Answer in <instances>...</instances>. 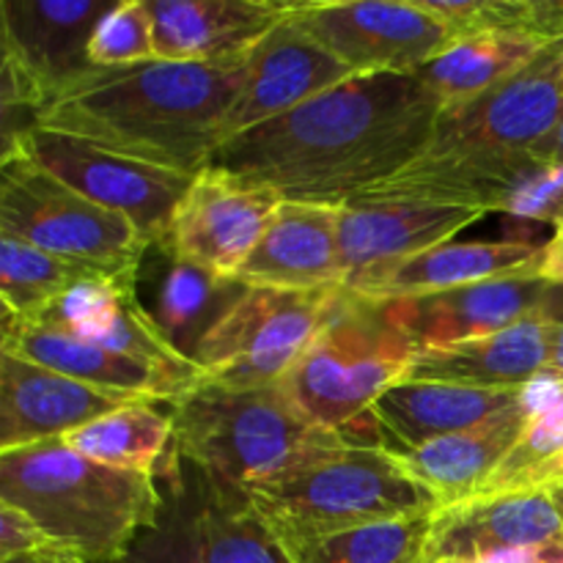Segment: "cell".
I'll list each match as a JSON object with an SVG mask.
<instances>
[{"instance_id":"cell-1","label":"cell","mask_w":563,"mask_h":563,"mask_svg":"<svg viewBox=\"0 0 563 563\" xmlns=\"http://www.w3.org/2000/svg\"><path fill=\"white\" fill-rule=\"evenodd\" d=\"M440 110V99L418 75H352L225 141L209 165L280 198L344 207L421 157Z\"/></svg>"},{"instance_id":"cell-2","label":"cell","mask_w":563,"mask_h":563,"mask_svg":"<svg viewBox=\"0 0 563 563\" xmlns=\"http://www.w3.org/2000/svg\"><path fill=\"white\" fill-rule=\"evenodd\" d=\"M245 60L247 55L214 64L154 58L113 69L91 66L36 115V126L196 176L223 146L225 115L240 97Z\"/></svg>"},{"instance_id":"cell-3","label":"cell","mask_w":563,"mask_h":563,"mask_svg":"<svg viewBox=\"0 0 563 563\" xmlns=\"http://www.w3.org/2000/svg\"><path fill=\"white\" fill-rule=\"evenodd\" d=\"M0 500L33 517L55 555L115 563L157 515L159 487L154 473L99 465L58 438L0 454Z\"/></svg>"},{"instance_id":"cell-4","label":"cell","mask_w":563,"mask_h":563,"mask_svg":"<svg viewBox=\"0 0 563 563\" xmlns=\"http://www.w3.org/2000/svg\"><path fill=\"white\" fill-rule=\"evenodd\" d=\"M170 449L245 493L350 440L308 421L284 383L231 390L198 379L170 405Z\"/></svg>"},{"instance_id":"cell-5","label":"cell","mask_w":563,"mask_h":563,"mask_svg":"<svg viewBox=\"0 0 563 563\" xmlns=\"http://www.w3.org/2000/svg\"><path fill=\"white\" fill-rule=\"evenodd\" d=\"M251 498L269 526L295 537H322L440 511L438 498L407 476L394 451L355 440L262 484Z\"/></svg>"},{"instance_id":"cell-6","label":"cell","mask_w":563,"mask_h":563,"mask_svg":"<svg viewBox=\"0 0 563 563\" xmlns=\"http://www.w3.org/2000/svg\"><path fill=\"white\" fill-rule=\"evenodd\" d=\"M412 357L416 346L390 324L383 302L344 286L284 388L308 421L350 434L410 374Z\"/></svg>"},{"instance_id":"cell-7","label":"cell","mask_w":563,"mask_h":563,"mask_svg":"<svg viewBox=\"0 0 563 563\" xmlns=\"http://www.w3.org/2000/svg\"><path fill=\"white\" fill-rule=\"evenodd\" d=\"M159 506L115 563H295L251 493L168 449Z\"/></svg>"},{"instance_id":"cell-8","label":"cell","mask_w":563,"mask_h":563,"mask_svg":"<svg viewBox=\"0 0 563 563\" xmlns=\"http://www.w3.org/2000/svg\"><path fill=\"white\" fill-rule=\"evenodd\" d=\"M0 234L115 280H135L152 247L130 218L88 201L16 152L0 154Z\"/></svg>"},{"instance_id":"cell-9","label":"cell","mask_w":563,"mask_h":563,"mask_svg":"<svg viewBox=\"0 0 563 563\" xmlns=\"http://www.w3.org/2000/svg\"><path fill=\"white\" fill-rule=\"evenodd\" d=\"M350 201L443 203L484 214L504 212L559 229L563 223V163H550L533 152L418 157Z\"/></svg>"},{"instance_id":"cell-10","label":"cell","mask_w":563,"mask_h":563,"mask_svg":"<svg viewBox=\"0 0 563 563\" xmlns=\"http://www.w3.org/2000/svg\"><path fill=\"white\" fill-rule=\"evenodd\" d=\"M335 295L339 289L280 291L251 286L240 306L198 346L192 363L201 379L231 390L284 383L328 319Z\"/></svg>"},{"instance_id":"cell-11","label":"cell","mask_w":563,"mask_h":563,"mask_svg":"<svg viewBox=\"0 0 563 563\" xmlns=\"http://www.w3.org/2000/svg\"><path fill=\"white\" fill-rule=\"evenodd\" d=\"M108 0H0V93L5 121L36 115L91 69L88 42Z\"/></svg>"},{"instance_id":"cell-12","label":"cell","mask_w":563,"mask_h":563,"mask_svg":"<svg viewBox=\"0 0 563 563\" xmlns=\"http://www.w3.org/2000/svg\"><path fill=\"white\" fill-rule=\"evenodd\" d=\"M286 16L352 75H418L456 42L418 0H286Z\"/></svg>"},{"instance_id":"cell-13","label":"cell","mask_w":563,"mask_h":563,"mask_svg":"<svg viewBox=\"0 0 563 563\" xmlns=\"http://www.w3.org/2000/svg\"><path fill=\"white\" fill-rule=\"evenodd\" d=\"M5 152L22 154L88 201L130 218L152 245L168 240L176 207L192 185V176L179 170L119 157L80 137L42 126H31L14 141L3 143L0 154Z\"/></svg>"},{"instance_id":"cell-14","label":"cell","mask_w":563,"mask_h":563,"mask_svg":"<svg viewBox=\"0 0 563 563\" xmlns=\"http://www.w3.org/2000/svg\"><path fill=\"white\" fill-rule=\"evenodd\" d=\"M563 121V42L489 91L443 108L421 157L531 152Z\"/></svg>"},{"instance_id":"cell-15","label":"cell","mask_w":563,"mask_h":563,"mask_svg":"<svg viewBox=\"0 0 563 563\" xmlns=\"http://www.w3.org/2000/svg\"><path fill=\"white\" fill-rule=\"evenodd\" d=\"M280 201L269 187L207 165L192 176L163 245L209 273L236 278Z\"/></svg>"},{"instance_id":"cell-16","label":"cell","mask_w":563,"mask_h":563,"mask_svg":"<svg viewBox=\"0 0 563 563\" xmlns=\"http://www.w3.org/2000/svg\"><path fill=\"white\" fill-rule=\"evenodd\" d=\"M548 291V280L522 275L432 295L399 297L383 306L390 324L416 346V352H427L500 333L537 313Z\"/></svg>"},{"instance_id":"cell-17","label":"cell","mask_w":563,"mask_h":563,"mask_svg":"<svg viewBox=\"0 0 563 563\" xmlns=\"http://www.w3.org/2000/svg\"><path fill=\"white\" fill-rule=\"evenodd\" d=\"M352 77L289 16L247 53L245 80L223 124V143L262 126Z\"/></svg>"},{"instance_id":"cell-18","label":"cell","mask_w":563,"mask_h":563,"mask_svg":"<svg viewBox=\"0 0 563 563\" xmlns=\"http://www.w3.org/2000/svg\"><path fill=\"white\" fill-rule=\"evenodd\" d=\"M0 352L31 361L36 366L58 372L64 377L86 383L91 388L126 394L154 405H176L187 390L196 388L201 372L168 368L141 357L121 355L104 346L82 341L47 324H25L3 319V346Z\"/></svg>"},{"instance_id":"cell-19","label":"cell","mask_w":563,"mask_h":563,"mask_svg":"<svg viewBox=\"0 0 563 563\" xmlns=\"http://www.w3.org/2000/svg\"><path fill=\"white\" fill-rule=\"evenodd\" d=\"M553 374L528 385L526 396L509 410L487 418L471 429L438 438L432 443H423L418 449L399 451L396 460L405 467L412 482L438 498L440 509L460 506L482 495L489 478L500 467V462L509 456L517 440L526 432L528 421L548 396L553 385Z\"/></svg>"},{"instance_id":"cell-20","label":"cell","mask_w":563,"mask_h":563,"mask_svg":"<svg viewBox=\"0 0 563 563\" xmlns=\"http://www.w3.org/2000/svg\"><path fill=\"white\" fill-rule=\"evenodd\" d=\"M137 401L143 399L91 388L0 352V454L66 438L75 429Z\"/></svg>"},{"instance_id":"cell-21","label":"cell","mask_w":563,"mask_h":563,"mask_svg":"<svg viewBox=\"0 0 563 563\" xmlns=\"http://www.w3.org/2000/svg\"><path fill=\"white\" fill-rule=\"evenodd\" d=\"M341 203L284 198L236 280L256 289L317 291L346 284L339 251Z\"/></svg>"},{"instance_id":"cell-22","label":"cell","mask_w":563,"mask_h":563,"mask_svg":"<svg viewBox=\"0 0 563 563\" xmlns=\"http://www.w3.org/2000/svg\"><path fill=\"white\" fill-rule=\"evenodd\" d=\"M544 245L548 242L531 240H449L401 262L366 269L346 280V289L368 300L388 302L399 297L462 289V286L484 284V280L539 275Z\"/></svg>"},{"instance_id":"cell-23","label":"cell","mask_w":563,"mask_h":563,"mask_svg":"<svg viewBox=\"0 0 563 563\" xmlns=\"http://www.w3.org/2000/svg\"><path fill=\"white\" fill-rule=\"evenodd\" d=\"M135 286H148V291L135 289L137 300L165 344L187 363L196 361L203 339L240 306L251 289L242 280L223 278L176 256L168 245L148 247Z\"/></svg>"},{"instance_id":"cell-24","label":"cell","mask_w":563,"mask_h":563,"mask_svg":"<svg viewBox=\"0 0 563 563\" xmlns=\"http://www.w3.org/2000/svg\"><path fill=\"white\" fill-rule=\"evenodd\" d=\"M154 55L176 64L245 58L286 16V0H146Z\"/></svg>"},{"instance_id":"cell-25","label":"cell","mask_w":563,"mask_h":563,"mask_svg":"<svg viewBox=\"0 0 563 563\" xmlns=\"http://www.w3.org/2000/svg\"><path fill=\"white\" fill-rule=\"evenodd\" d=\"M563 537L553 493H509L473 498L440 509L427 544L429 561L478 563L506 550L531 548Z\"/></svg>"},{"instance_id":"cell-26","label":"cell","mask_w":563,"mask_h":563,"mask_svg":"<svg viewBox=\"0 0 563 563\" xmlns=\"http://www.w3.org/2000/svg\"><path fill=\"white\" fill-rule=\"evenodd\" d=\"M484 212L416 201H350L341 209L339 251L344 278L401 262L454 240ZM346 286V284H344Z\"/></svg>"},{"instance_id":"cell-27","label":"cell","mask_w":563,"mask_h":563,"mask_svg":"<svg viewBox=\"0 0 563 563\" xmlns=\"http://www.w3.org/2000/svg\"><path fill=\"white\" fill-rule=\"evenodd\" d=\"M526 388H467V385L401 379L385 390L368 412L372 429L385 438L394 454L418 449L438 438L471 429L509 410L526 396Z\"/></svg>"},{"instance_id":"cell-28","label":"cell","mask_w":563,"mask_h":563,"mask_svg":"<svg viewBox=\"0 0 563 563\" xmlns=\"http://www.w3.org/2000/svg\"><path fill=\"white\" fill-rule=\"evenodd\" d=\"M25 324H47V328L64 330V333L91 341L104 350L121 352V355L141 357V361L159 363L168 368L198 372L179 352L170 350L163 335L157 333L137 300L135 280H86Z\"/></svg>"},{"instance_id":"cell-29","label":"cell","mask_w":563,"mask_h":563,"mask_svg":"<svg viewBox=\"0 0 563 563\" xmlns=\"http://www.w3.org/2000/svg\"><path fill=\"white\" fill-rule=\"evenodd\" d=\"M550 374V328L542 308L500 333L445 350L416 352L405 379L467 385V388H526Z\"/></svg>"},{"instance_id":"cell-30","label":"cell","mask_w":563,"mask_h":563,"mask_svg":"<svg viewBox=\"0 0 563 563\" xmlns=\"http://www.w3.org/2000/svg\"><path fill=\"white\" fill-rule=\"evenodd\" d=\"M544 47L548 44L517 33H476L449 44L423 69H418V77L443 108H451L504 82L531 64Z\"/></svg>"},{"instance_id":"cell-31","label":"cell","mask_w":563,"mask_h":563,"mask_svg":"<svg viewBox=\"0 0 563 563\" xmlns=\"http://www.w3.org/2000/svg\"><path fill=\"white\" fill-rule=\"evenodd\" d=\"M60 440L71 451L99 465L152 476L170 449L174 418H170V407L168 412H163L154 407V401H137V405L108 412Z\"/></svg>"},{"instance_id":"cell-32","label":"cell","mask_w":563,"mask_h":563,"mask_svg":"<svg viewBox=\"0 0 563 563\" xmlns=\"http://www.w3.org/2000/svg\"><path fill=\"white\" fill-rule=\"evenodd\" d=\"M434 515L377 522L352 531L295 537L275 528L295 563H427Z\"/></svg>"},{"instance_id":"cell-33","label":"cell","mask_w":563,"mask_h":563,"mask_svg":"<svg viewBox=\"0 0 563 563\" xmlns=\"http://www.w3.org/2000/svg\"><path fill=\"white\" fill-rule=\"evenodd\" d=\"M108 278L99 269L53 256L16 236L0 234V297L3 319L33 322L58 297L86 280Z\"/></svg>"},{"instance_id":"cell-34","label":"cell","mask_w":563,"mask_h":563,"mask_svg":"<svg viewBox=\"0 0 563 563\" xmlns=\"http://www.w3.org/2000/svg\"><path fill=\"white\" fill-rule=\"evenodd\" d=\"M563 454V379L555 377L550 385L548 396L537 412L528 421L526 432L517 440L515 449L509 451L495 476L489 478L487 487L478 498H495V495L509 493H531L537 478L542 476L544 467L553 465Z\"/></svg>"},{"instance_id":"cell-35","label":"cell","mask_w":563,"mask_h":563,"mask_svg":"<svg viewBox=\"0 0 563 563\" xmlns=\"http://www.w3.org/2000/svg\"><path fill=\"white\" fill-rule=\"evenodd\" d=\"M154 25L146 0H121L97 22L88 42V64L135 66L154 60Z\"/></svg>"},{"instance_id":"cell-36","label":"cell","mask_w":563,"mask_h":563,"mask_svg":"<svg viewBox=\"0 0 563 563\" xmlns=\"http://www.w3.org/2000/svg\"><path fill=\"white\" fill-rule=\"evenodd\" d=\"M22 555H55V548L33 517L0 500V563Z\"/></svg>"},{"instance_id":"cell-37","label":"cell","mask_w":563,"mask_h":563,"mask_svg":"<svg viewBox=\"0 0 563 563\" xmlns=\"http://www.w3.org/2000/svg\"><path fill=\"white\" fill-rule=\"evenodd\" d=\"M542 313L550 328V374L563 379V286L550 284Z\"/></svg>"},{"instance_id":"cell-38","label":"cell","mask_w":563,"mask_h":563,"mask_svg":"<svg viewBox=\"0 0 563 563\" xmlns=\"http://www.w3.org/2000/svg\"><path fill=\"white\" fill-rule=\"evenodd\" d=\"M478 563H563V537L550 539V542H542V544H531V548H517V550H506V553H495Z\"/></svg>"},{"instance_id":"cell-39","label":"cell","mask_w":563,"mask_h":563,"mask_svg":"<svg viewBox=\"0 0 563 563\" xmlns=\"http://www.w3.org/2000/svg\"><path fill=\"white\" fill-rule=\"evenodd\" d=\"M539 278L548 284L563 286V223L553 231V236L544 245L542 264H539Z\"/></svg>"},{"instance_id":"cell-40","label":"cell","mask_w":563,"mask_h":563,"mask_svg":"<svg viewBox=\"0 0 563 563\" xmlns=\"http://www.w3.org/2000/svg\"><path fill=\"white\" fill-rule=\"evenodd\" d=\"M531 152L537 154V157L550 159V163H563V121L559 124V130L553 132V135L544 137V141L539 143V146H533Z\"/></svg>"},{"instance_id":"cell-41","label":"cell","mask_w":563,"mask_h":563,"mask_svg":"<svg viewBox=\"0 0 563 563\" xmlns=\"http://www.w3.org/2000/svg\"><path fill=\"white\" fill-rule=\"evenodd\" d=\"M559 487H563V454L553 462V465L544 467V473L537 478L531 493H539V489H542V493H553V489Z\"/></svg>"},{"instance_id":"cell-42","label":"cell","mask_w":563,"mask_h":563,"mask_svg":"<svg viewBox=\"0 0 563 563\" xmlns=\"http://www.w3.org/2000/svg\"><path fill=\"white\" fill-rule=\"evenodd\" d=\"M42 563H88V561L71 559V555H42Z\"/></svg>"},{"instance_id":"cell-43","label":"cell","mask_w":563,"mask_h":563,"mask_svg":"<svg viewBox=\"0 0 563 563\" xmlns=\"http://www.w3.org/2000/svg\"><path fill=\"white\" fill-rule=\"evenodd\" d=\"M3 563H42V555H22V559H11Z\"/></svg>"},{"instance_id":"cell-44","label":"cell","mask_w":563,"mask_h":563,"mask_svg":"<svg viewBox=\"0 0 563 563\" xmlns=\"http://www.w3.org/2000/svg\"><path fill=\"white\" fill-rule=\"evenodd\" d=\"M553 498H555V506H559V511H561V517H563V487L553 489Z\"/></svg>"},{"instance_id":"cell-45","label":"cell","mask_w":563,"mask_h":563,"mask_svg":"<svg viewBox=\"0 0 563 563\" xmlns=\"http://www.w3.org/2000/svg\"><path fill=\"white\" fill-rule=\"evenodd\" d=\"M429 563H462V561H429Z\"/></svg>"}]
</instances>
